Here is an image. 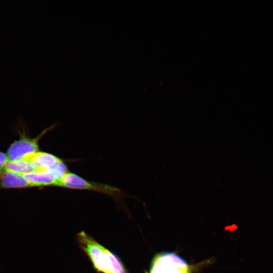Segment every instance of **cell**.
Wrapping results in <instances>:
<instances>
[{"instance_id":"obj_1","label":"cell","mask_w":273,"mask_h":273,"mask_svg":"<svg viewBox=\"0 0 273 273\" xmlns=\"http://www.w3.org/2000/svg\"><path fill=\"white\" fill-rule=\"evenodd\" d=\"M77 238L97 270L103 273H125L119 259L108 250L83 232Z\"/></svg>"},{"instance_id":"obj_8","label":"cell","mask_w":273,"mask_h":273,"mask_svg":"<svg viewBox=\"0 0 273 273\" xmlns=\"http://www.w3.org/2000/svg\"><path fill=\"white\" fill-rule=\"evenodd\" d=\"M9 159L7 154L0 151V176L5 171V167Z\"/></svg>"},{"instance_id":"obj_7","label":"cell","mask_w":273,"mask_h":273,"mask_svg":"<svg viewBox=\"0 0 273 273\" xmlns=\"http://www.w3.org/2000/svg\"><path fill=\"white\" fill-rule=\"evenodd\" d=\"M44 169H39L30 162L21 159L9 161L5 167V170L16 172L22 175L32 173Z\"/></svg>"},{"instance_id":"obj_3","label":"cell","mask_w":273,"mask_h":273,"mask_svg":"<svg viewBox=\"0 0 273 273\" xmlns=\"http://www.w3.org/2000/svg\"><path fill=\"white\" fill-rule=\"evenodd\" d=\"M149 273H190L186 262L172 253H164L156 256Z\"/></svg>"},{"instance_id":"obj_4","label":"cell","mask_w":273,"mask_h":273,"mask_svg":"<svg viewBox=\"0 0 273 273\" xmlns=\"http://www.w3.org/2000/svg\"><path fill=\"white\" fill-rule=\"evenodd\" d=\"M49 128L43 130L35 138L27 137L24 133L21 134L20 138L13 142L9 147L7 155L9 161L22 159L25 156L39 151L38 141Z\"/></svg>"},{"instance_id":"obj_2","label":"cell","mask_w":273,"mask_h":273,"mask_svg":"<svg viewBox=\"0 0 273 273\" xmlns=\"http://www.w3.org/2000/svg\"><path fill=\"white\" fill-rule=\"evenodd\" d=\"M56 186L72 189L90 190L109 195H117L121 192L120 190L116 187L89 181L69 171L60 179Z\"/></svg>"},{"instance_id":"obj_6","label":"cell","mask_w":273,"mask_h":273,"mask_svg":"<svg viewBox=\"0 0 273 273\" xmlns=\"http://www.w3.org/2000/svg\"><path fill=\"white\" fill-rule=\"evenodd\" d=\"M0 187L3 188L31 187L23 175L6 170L0 176Z\"/></svg>"},{"instance_id":"obj_5","label":"cell","mask_w":273,"mask_h":273,"mask_svg":"<svg viewBox=\"0 0 273 273\" xmlns=\"http://www.w3.org/2000/svg\"><path fill=\"white\" fill-rule=\"evenodd\" d=\"M22 159L30 162L39 169H52L63 161L53 154L39 151L27 155Z\"/></svg>"}]
</instances>
